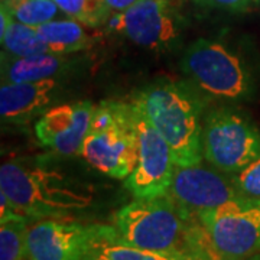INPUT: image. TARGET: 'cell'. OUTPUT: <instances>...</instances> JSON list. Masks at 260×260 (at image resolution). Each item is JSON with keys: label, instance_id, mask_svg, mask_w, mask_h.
I'll list each match as a JSON object with an SVG mask.
<instances>
[{"label": "cell", "instance_id": "obj_20", "mask_svg": "<svg viewBox=\"0 0 260 260\" xmlns=\"http://www.w3.org/2000/svg\"><path fill=\"white\" fill-rule=\"evenodd\" d=\"M68 18L75 19L84 26L99 28L110 19L102 0H54Z\"/></svg>", "mask_w": 260, "mask_h": 260}, {"label": "cell", "instance_id": "obj_7", "mask_svg": "<svg viewBox=\"0 0 260 260\" xmlns=\"http://www.w3.org/2000/svg\"><path fill=\"white\" fill-rule=\"evenodd\" d=\"M220 260H244L260 254V201L243 200L197 217Z\"/></svg>", "mask_w": 260, "mask_h": 260}, {"label": "cell", "instance_id": "obj_6", "mask_svg": "<svg viewBox=\"0 0 260 260\" xmlns=\"http://www.w3.org/2000/svg\"><path fill=\"white\" fill-rule=\"evenodd\" d=\"M203 155L211 167L234 175L260 158L259 127L236 109H213L203 121Z\"/></svg>", "mask_w": 260, "mask_h": 260}, {"label": "cell", "instance_id": "obj_23", "mask_svg": "<svg viewBox=\"0 0 260 260\" xmlns=\"http://www.w3.org/2000/svg\"><path fill=\"white\" fill-rule=\"evenodd\" d=\"M102 2L112 18L114 15H119V13L129 10L135 5H138L140 0H102Z\"/></svg>", "mask_w": 260, "mask_h": 260}, {"label": "cell", "instance_id": "obj_14", "mask_svg": "<svg viewBox=\"0 0 260 260\" xmlns=\"http://www.w3.org/2000/svg\"><path fill=\"white\" fill-rule=\"evenodd\" d=\"M77 61L70 55L52 52L30 56L2 54V83H35L49 78H64L74 71Z\"/></svg>", "mask_w": 260, "mask_h": 260}, {"label": "cell", "instance_id": "obj_15", "mask_svg": "<svg viewBox=\"0 0 260 260\" xmlns=\"http://www.w3.org/2000/svg\"><path fill=\"white\" fill-rule=\"evenodd\" d=\"M185 253H164L140 249L123 242L113 225L97 224L88 260H185Z\"/></svg>", "mask_w": 260, "mask_h": 260}, {"label": "cell", "instance_id": "obj_26", "mask_svg": "<svg viewBox=\"0 0 260 260\" xmlns=\"http://www.w3.org/2000/svg\"><path fill=\"white\" fill-rule=\"evenodd\" d=\"M257 2H260V0H257Z\"/></svg>", "mask_w": 260, "mask_h": 260}, {"label": "cell", "instance_id": "obj_21", "mask_svg": "<svg viewBox=\"0 0 260 260\" xmlns=\"http://www.w3.org/2000/svg\"><path fill=\"white\" fill-rule=\"evenodd\" d=\"M232 179L236 188L246 198L260 201V158L251 162L240 172L232 175Z\"/></svg>", "mask_w": 260, "mask_h": 260}, {"label": "cell", "instance_id": "obj_4", "mask_svg": "<svg viewBox=\"0 0 260 260\" xmlns=\"http://www.w3.org/2000/svg\"><path fill=\"white\" fill-rule=\"evenodd\" d=\"M181 70L186 83L204 102H247L256 91L249 62L217 39L200 38L188 45L181 58Z\"/></svg>", "mask_w": 260, "mask_h": 260}, {"label": "cell", "instance_id": "obj_17", "mask_svg": "<svg viewBox=\"0 0 260 260\" xmlns=\"http://www.w3.org/2000/svg\"><path fill=\"white\" fill-rule=\"evenodd\" d=\"M34 223L22 214L0 218V260H25L28 257L26 237Z\"/></svg>", "mask_w": 260, "mask_h": 260}, {"label": "cell", "instance_id": "obj_22", "mask_svg": "<svg viewBox=\"0 0 260 260\" xmlns=\"http://www.w3.org/2000/svg\"><path fill=\"white\" fill-rule=\"evenodd\" d=\"M197 5L211 9L229 10V12H244L250 8L253 2L257 0H194Z\"/></svg>", "mask_w": 260, "mask_h": 260}, {"label": "cell", "instance_id": "obj_25", "mask_svg": "<svg viewBox=\"0 0 260 260\" xmlns=\"http://www.w3.org/2000/svg\"><path fill=\"white\" fill-rule=\"evenodd\" d=\"M244 260H260V254H259V256H254V257H249V259H244Z\"/></svg>", "mask_w": 260, "mask_h": 260}, {"label": "cell", "instance_id": "obj_12", "mask_svg": "<svg viewBox=\"0 0 260 260\" xmlns=\"http://www.w3.org/2000/svg\"><path fill=\"white\" fill-rule=\"evenodd\" d=\"M93 103L56 104L35 123V135L44 148L64 156L81 155L94 113Z\"/></svg>", "mask_w": 260, "mask_h": 260}, {"label": "cell", "instance_id": "obj_13", "mask_svg": "<svg viewBox=\"0 0 260 260\" xmlns=\"http://www.w3.org/2000/svg\"><path fill=\"white\" fill-rule=\"evenodd\" d=\"M64 78L35 83H2L0 116L13 126H26L58 104L64 97Z\"/></svg>", "mask_w": 260, "mask_h": 260}, {"label": "cell", "instance_id": "obj_5", "mask_svg": "<svg viewBox=\"0 0 260 260\" xmlns=\"http://www.w3.org/2000/svg\"><path fill=\"white\" fill-rule=\"evenodd\" d=\"M81 156L97 171L114 179L129 177L138 164L136 107L133 103L106 100L94 107Z\"/></svg>", "mask_w": 260, "mask_h": 260}, {"label": "cell", "instance_id": "obj_19", "mask_svg": "<svg viewBox=\"0 0 260 260\" xmlns=\"http://www.w3.org/2000/svg\"><path fill=\"white\" fill-rule=\"evenodd\" d=\"M15 20L32 28H39L54 20L61 9L54 0H2Z\"/></svg>", "mask_w": 260, "mask_h": 260}, {"label": "cell", "instance_id": "obj_18", "mask_svg": "<svg viewBox=\"0 0 260 260\" xmlns=\"http://www.w3.org/2000/svg\"><path fill=\"white\" fill-rule=\"evenodd\" d=\"M2 54L12 56H30L48 52L45 44L39 38L37 28L12 20L5 35L0 37Z\"/></svg>", "mask_w": 260, "mask_h": 260}, {"label": "cell", "instance_id": "obj_8", "mask_svg": "<svg viewBox=\"0 0 260 260\" xmlns=\"http://www.w3.org/2000/svg\"><path fill=\"white\" fill-rule=\"evenodd\" d=\"M167 195L192 217L236 201L250 200L236 188L232 175L211 165L205 167L203 162L175 165Z\"/></svg>", "mask_w": 260, "mask_h": 260}, {"label": "cell", "instance_id": "obj_16", "mask_svg": "<svg viewBox=\"0 0 260 260\" xmlns=\"http://www.w3.org/2000/svg\"><path fill=\"white\" fill-rule=\"evenodd\" d=\"M37 30L48 52L52 54L73 55L91 45V38L84 30L83 23L75 19H54Z\"/></svg>", "mask_w": 260, "mask_h": 260}, {"label": "cell", "instance_id": "obj_10", "mask_svg": "<svg viewBox=\"0 0 260 260\" xmlns=\"http://www.w3.org/2000/svg\"><path fill=\"white\" fill-rule=\"evenodd\" d=\"M107 25L135 45L152 51H169L181 38L179 18L168 0H140L112 16Z\"/></svg>", "mask_w": 260, "mask_h": 260}, {"label": "cell", "instance_id": "obj_3", "mask_svg": "<svg viewBox=\"0 0 260 260\" xmlns=\"http://www.w3.org/2000/svg\"><path fill=\"white\" fill-rule=\"evenodd\" d=\"M113 227L123 242L140 249L192 256L203 225L168 195L136 198L113 215Z\"/></svg>", "mask_w": 260, "mask_h": 260}, {"label": "cell", "instance_id": "obj_24", "mask_svg": "<svg viewBox=\"0 0 260 260\" xmlns=\"http://www.w3.org/2000/svg\"><path fill=\"white\" fill-rule=\"evenodd\" d=\"M185 260H204V259H201V257H197V256H188Z\"/></svg>", "mask_w": 260, "mask_h": 260}, {"label": "cell", "instance_id": "obj_2", "mask_svg": "<svg viewBox=\"0 0 260 260\" xmlns=\"http://www.w3.org/2000/svg\"><path fill=\"white\" fill-rule=\"evenodd\" d=\"M132 103L167 140L174 152L175 165L203 162L205 102L189 84L158 81L138 91Z\"/></svg>", "mask_w": 260, "mask_h": 260}, {"label": "cell", "instance_id": "obj_1", "mask_svg": "<svg viewBox=\"0 0 260 260\" xmlns=\"http://www.w3.org/2000/svg\"><path fill=\"white\" fill-rule=\"evenodd\" d=\"M0 191L16 213L32 221L62 218L87 208L93 194L56 169L30 159H10L0 167Z\"/></svg>", "mask_w": 260, "mask_h": 260}, {"label": "cell", "instance_id": "obj_9", "mask_svg": "<svg viewBox=\"0 0 260 260\" xmlns=\"http://www.w3.org/2000/svg\"><path fill=\"white\" fill-rule=\"evenodd\" d=\"M135 104V103H133ZM136 107L138 164L124 185L135 198H155L167 195L175 171L174 152L164 136Z\"/></svg>", "mask_w": 260, "mask_h": 260}, {"label": "cell", "instance_id": "obj_11", "mask_svg": "<svg viewBox=\"0 0 260 260\" xmlns=\"http://www.w3.org/2000/svg\"><path fill=\"white\" fill-rule=\"evenodd\" d=\"M97 224L62 218H44L29 225V260H88Z\"/></svg>", "mask_w": 260, "mask_h": 260}]
</instances>
